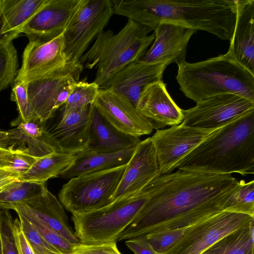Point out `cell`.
<instances>
[{"label": "cell", "mask_w": 254, "mask_h": 254, "mask_svg": "<svg viewBox=\"0 0 254 254\" xmlns=\"http://www.w3.org/2000/svg\"><path fill=\"white\" fill-rule=\"evenodd\" d=\"M239 182L232 174L178 169L161 175L146 185L147 201L118 241L184 227L229 211L232 197L224 191Z\"/></svg>", "instance_id": "obj_1"}, {"label": "cell", "mask_w": 254, "mask_h": 254, "mask_svg": "<svg viewBox=\"0 0 254 254\" xmlns=\"http://www.w3.org/2000/svg\"><path fill=\"white\" fill-rule=\"evenodd\" d=\"M237 0H112L114 14L153 30L172 21L230 41L237 18Z\"/></svg>", "instance_id": "obj_2"}, {"label": "cell", "mask_w": 254, "mask_h": 254, "mask_svg": "<svg viewBox=\"0 0 254 254\" xmlns=\"http://www.w3.org/2000/svg\"><path fill=\"white\" fill-rule=\"evenodd\" d=\"M187 171L254 174V109L214 130L176 165Z\"/></svg>", "instance_id": "obj_3"}, {"label": "cell", "mask_w": 254, "mask_h": 254, "mask_svg": "<svg viewBox=\"0 0 254 254\" xmlns=\"http://www.w3.org/2000/svg\"><path fill=\"white\" fill-rule=\"evenodd\" d=\"M180 89L196 103L214 96L232 93L254 102V75L227 53L197 63L178 64Z\"/></svg>", "instance_id": "obj_4"}, {"label": "cell", "mask_w": 254, "mask_h": 254, "mask_svg": "<svg viewBox=\"0 0 254 254\" xmlns=\"http://www.w3.org/2000/svg\"><path fill=\"white\" fill-rule=\"evenodd\" d=\"M153 30L128 19L117 34L102 31L79 62L83 67L97 71L94 82L100 88L115 74L127 64L140 61L154 39Z\"/></svg>", "instance_id": "obj_5"}, {"label": "cell", "mask_w": 254, "mask_h": 254, "mask_svg": "<svg viewBox=\"0 0 254 254\" xmlns=\"http://www.w3.org/2000/svg\"><path fill=\"white\" fill-rule=\"evenodd\" d=\"M146 186L100 209L72 214L74 233L80 242L86 245L117 242L147 201L149 193Z\"/></svg>", "instance_id": "obj_6"}, {"label": "cell", "mask_w": 254, "mask_h": 254, "mask_svg": "<svg viewBox=\"0 0 254 254\" xmlns=\"http://www.w3.org/2000/svg\"><path fill=\"white\" fill-rule=\"evenodd\" d=\"M126 165L69 179L59 192V201L72 214L95 210L110 204Z\"/></svg>", "instance_id": "obj_7"}, {"label": "cell", "mask_w": 254, "mask_h": 254, "mask_svg": "<svg viewBox=\"0 0 254 254\" xmlns=\"http://www.w3.org/2000/svg\"><path fill=\"white\" fill-rule=\"evenodd\" d=\"M83 69L78 63L62 66L25 82L28 100L36 119L47 122L65 103L73 84Z\"/></svg>", "instance_id": "obj_8"}, {"label": "cell", "mask_w": 254, "mask_h": 254, "mask_svg": "<svg viewBox=\"0 0 254 254\" xmlns=\"http://www.w3.org/2000/svg\"><path fill=\"white\" fill-rule=\"evenodd\" d=\"M113 14L111 0H82L63 33L64 53L68 63L79 62Z\"/></svg>", "instance_id": "obj_9"}, {"label": "cell", "mask_w": 254, "mask_h": 254, "mask_svg": "<svg viewBox=\"0 0 254 254\" xmlns=\"http://www.w3.org/2000/svg\"><path fill=\"white\" fill-rule=\"evenodd\" d=\"M254 222L247 214L224 211L202 220L163 254H201L228 234Z\"/></svg>", "instance_id": "obj_10"}, {"label": "cell", "mask_w": 254, "mask_h": 254, "mask_svg": "<svg viewBox=\"0 0 254 254\" xmlns=\"http://www.w3.org/2000/svg\"><path fill=\"white\" fill-rule=\"evenodd\" d=\"M196 103L194 107L182 110V125L215 130L254 109V102L232 93L217 95Z\"/></svg>", "instance_id": "obj_11"}, {"label": "cell", "mask_w": 254, "mask_h": 254, "mask_svg": "<svg viewBox=\"0 0 254 254\" xmlns=\"http://www.w3.org/2000/svg\"><path fill=\"white\" fill-rule=\"evenodd\" d=\"M214 130L186 127L181 124L157 129L150 139L160 175L172 173L178 163Z\"/></svg>", "instance_id": "obj_12"}, {"label": "cell", "mask_w": 254, "mask_h": 254, "mask_svg": "<svg viewBox=\"0 0 254 254\" xmlns=\"http://www.w3.org/2000/svg\"><path fill=\"white\" fill-rule=\"evenodd\" d=\"M93 105L110 124L124 133L139 138L152 132L149 121L130 101L114 91L100 88Z\"/></svg>", "instance_id": "obj_13"}, {"label": "cell", "mask_w": 254, "mask_h": 254, "mask_svg": "<svg viewBox=\"0 0 254 254\" xmlns=\"http://www.w3.org/2000/svg\"><path fill=\"white\" fill-rule=\"evenodd\" d=\"M154 42L140 60L150 64H178L186 61L187 46L197 30L184 24L162 21L154 28Z\"/></svg>", "instance_id": "obj_14"}, {"label": "cell", "mask_w": 254, "mask_h": 254, "mask_svg": "<svg viewBox=\"0 0 254 254\" xmlns=\"http://www.w3.org/2000/svg\"><path fill=\"white\" fill-rule=\"evenodd\" d=\"M82 0H46L20 30L29 39L48 41L62 34Z\"/></svg>", "instance_id": "obj_15"}, {"label": "cell", "mask_w": 254, "mask_h": 254, "mask_svg": "<svg viewBox=\"0 0 254 254\" xmlns=\"http://www.w3.org/2000/svg\"><path fill=\"white\" fill-rule=\"evenodd\" d=\"M67 63L64 53L63 33L48 41L29 39L22 55V65L15 79L26 82Z\"/></svg>", "instance_id": "obj_16"}, {"label": "cell", "mask_w": 254, "mask_h": 254, "mask_svg": "<svg viewBox=\"0 0 254 254\" xmlns=\"http://www.w3.org/2000/svg\"><path fill=\"white\" fill-rule=\"evenodd\" d=\"M161 175L150 137L141 141L127 164L112 202L140 190Z\"/></svg>", "instance_id": "obj_17"}, {"label": "cell", "mask_w": 254, "mask_h": 254, "mask_svg": "<svg viewBox=\"0 0 254 254\" xmlns=\"http://www.w3.org/2000/svg\"><path fill=\"white\" fill-rule=\"evenodd\" d=\"M166 64H150L140 61L131 63L115 74L100 88L122 96L135 107L143 90L149 84L162 80Z\"/></svg>", "instance_id": "obj_18"}, {"label": "cell", "mask_w": 254, "mask_h": 254, "mask_svg": "<svg viewBox=\"0 0 254 254\" xmlns=\"http://www.w3.org/2000/svg\"><path fill=\"white\" fill-rule=\"evenodd\" d=\"M89 107L62 111L59 121L51 127H47L61 152L76 154L87 149L90 141Z\"/></svg>", "instance_id": "obj_19"}, {"label": "cell", "mask_w": 254, "mask_h": 254, "mask_svg": "<svg viewBox=\"0 0 254 254\" xmlns=\"http://www.w3.org/2000/svg\"><path fill=\"white\" fill-rule=\"evenodd\" d=\"M136 108L149 121L153 129H163L183 121L182 110L168 93L163 80L153 82L143 90Z\"/></svg>", "instance_id": "obj_20"}, {"label": "cell", "mask_w": 254, "mask_h": 254, "mask_svg": "<svg viewBox=\"0 0 254 254\" xmlns=\"http://www.w3.org/2000/svg\"><path fill=\"white\" fill-rule=\"evenodd\" d=\"M227 53L254 75V0H237L235 29Z\"/></svg>", "instance_id": "obj_21"}, {"label": "cell", "mask_w": 254, "mask_h": 254, "mask_svg": "<svg viewBox=\"0 0 254 254\" xmlns=\"http://www.w3.org/2000/svg\"><path fill=\"white\" fill-rule=\"evenodd\" d=\"M47 122L34 120L24 122L16 119L11 122L15 127L8 130L10 148L22 151L37 158L53 152H61L49 133Z\"/></svg>", "instance_id": "obj_22"}, {"label": "cell", "mask_w": 254, "mask_h": 254, "mask_svg": "<svg viewBox=\"0 0 254 254\" xmlns=\"http://www.w3.org/2000/svg\"><path fill=\"white\" fill-rule=\"evenodd\" d=\"M90 141L86 150L98 153L117 152L140 141L138 137L124 133L110 124L93 104L89 107Z\"/></svg>", "instance_id": "obj_23"}, {"label": "cell", "mask_w": 254, "mask_h": 254, "mask_svg": "<svg viewBox=\"0 0 254 254\" xmlns=\"http://www.w3.org/2000/svg\"><path fill=\"white\" fill-rule=\"evenodd\" d=\"M25 204L39 220L70 244L76 246L80 243L69 224L61 203L47 188Z\"/></svg>", "instance_id": "obj_24"}, {"label": "cell", "mask_w": 254, "mask_h": 254, "mask_svg": "<svg viewBox=\"0 0 254 254\" xmlns=\"http://www.w3.org/2000/svg\"><path fill=\"white\" fill-rule=\"evenodd\" d=\"M137 145L111 153H98L87 150L80 152L75 154L72 164L60 177L69 180L82 175L126 165Z\"/></svg>", "instance_id": "obj_25"}, {"label": "cell", "mask_w": 254, "mask_h": 254, "mask_svg": "<svg viewBox=\"0 0 254 254\" xmlns=\"http://www.w3.org/2000/svg\"><path fill=\"white\" fill-rule=\"evenodd\" d=\"M46 0H0V24L2 34H20L22 27Z\"/></svg>", "instance_id": "obj_26"}, {"label": "cell", "mask_w": 254, "mask_h": 254, "mask_svg": "<svg viewBox=\"0 0 254 254\" xmlns=\"http://www.w3.org/2000/svg\"><path fill=\"white\" fill-rule=\"evenodd\" d=\"M75 154L53 152L37 159L19 180L46 183L50 179L60 176L72 164Z\"/></svg>", "instance_id": "obj_27"}, {"label": "cell", "mask_w": 254, "mask_h": 254, "mask_svg": "<svg viewBox=\"0 0 254 254\" xmlns=\"http://www.w3.org/2000/svg\"><path fill=\"white\" fill-rule=\"evenodd\" d=\"M254 222L225 236L201 254H254Z\"/></svg>", "instance_id": "obj_28"}, {"label": "cell", "mask_w": 254, "mask_h": 254, "mask_svg": "<svg viewBox=\"0 0 254 254\" xmlns=\"http://www.w3.org/2000/svg\"><path fill=\"white\" fill-rule=\"evenodd\" d=\"M2 208L13 209L18 215H20L28 220L45 241L61 254H70L72 252L74 246L43 224L34 215L25 203L11 204Z\"/></svg>", "instance_id": "obj_29"}, {"label": "cell", "mask_w": 254, "mask_h": 254, "mask_svg": "<svg viewBox=\"0 0 254 254\" xmlns=\"http://www.w3.org/2000/svg\"><path fill=\"white\" fill-rule=\"evenodd\" d=\"M47 187L46 183L17 180L12 182L0 192V207L19 203H27L41 195Z\"/></svg>", "instance_id": "obj_30"}, {"label": "cell", "mask_w": 254, "mask_h": 254, "mask_svg": "<svg viewBox=\"0 0 254 254\" xmlns=\"http://www.w3.org/2000/svg\"><path fill=\"white\" fill-rule=\"evenodd\" d=\"M99 89V86L94 81L75 82L66 101L62 107V111L90 106L96 100Z\"/></svg>", "instance_id": "obj_31"}, {"label": "cell", "mask_w": 254, "mask_h": 254, "mask_svg": "<svg viewBox=\"0 0 254 254\" xmlns=\"http://www.w3.org/2000/svg\"><path fill=\"white\" fill-rule=\"evenodd\" d=\"M17 53L12 41L0 45V92L13 83L18 72Z\"/></svg>", "instance_id": "obj_32"}, {"label": "cell", "mask_w": 254, "mask_h": 254, "mask_svg": "<svg viewBox=\"0 0 254 254\" xmlns=\"http://www.w3.org/2000/svg\"><path fill=\"white\" fill-rule=\"evenodd\" d=\"M199 221L184 227L159 231L148 234L145 236L155 251L158 254H163L179 241L187 231Z\"/></svg>", "instance_id": "obj_33"}, {"label": "cell", "mask_w": 254, "mask_h": 254, "mask_svg": "<svg viewBox=\"0 0 254 254\" xmlns=\"http://www.w3.org/2000/svg\"><path fill=\"white\" fill-rule=\"evenodd\" d=\"M13 222L9 209L1 208L0 211V254H18Z\"/></svg>", "instance_id": "obj_34"}, {"label": "cell", "mask_w": 254, "mask_h": 254, "mask_svg": "<svg viewBox=\"0 0 254 254\" xmlns=\"http://www.w3.org/2000/svg\"><path fill=\"white\" fill-rule=\"evenodd\" d=\"M10 99L15 102L18 112L17 119L27 122L36 119L31 109L28 98L26 83L15 79L13 83Z\"/></svg>", "instance_id": "obj_35"}, {"label": "cell", "mask_w": 254, "mask_h": 254, "mask_svg": "<svg viewBox=\"0 0 254 254\" xmlns=\"http://www.w3.org/2000/svg\"><path fill=\"white\" fill-rule=\"evenodd\" d=\"M233 209L234 212L242 213L254 217V181L242 185L236 194Z\"/></svg>", "instance_id": "obj_36"}, {"label": "cell", "mask_w": 254, "mask_h": 254, "mask_svg": "<svg viewBox=\"0 0 254 254\" xmlns=\"http://www.w3.org/2000/svg\"><path fill=\"white\" fill-rule=\"evenodd\" d=\"M18 216L21 229L35 253L46 249L60 253L45 241L30 222L20 215Z\"/></svg>", "instance_id": "obj_37"}, {"label": "cell", "mask_w": 254, "mask_h": 254, "mask_svg": "<svg viewBox=\"0 0 254 254\" xmlns=\"http://www.w3.org/2000/svg\"><path fill=\"white\" fill-rule=\"evenodd\" d=\"M37 159L17 150L11 156L8 164L3 168L17 174L19 178L29 170Z\"/></svg>", "instance_id": "obj_38"}, {"label": "cell", "mask_w": 254, "mask_h": 254, "mask_svg": "<svg viewBox=\"0 0 254 254\" xmlns=\"http://www.w3.org/2000/svg\"><path fill=\"white\" fill-rule=\"evenodd\" d=\"M70 254H122L118 249L116 242L95 245L80 243L73 247Z\"/></svg>", "instance_id": "obj_39"}, {"label": "cell", "mask_w": 254, "mask_h": 254, "mask_svg": "<svg viewBox=\"0 0 254 254\" xmlns=\"http://www.w3.org/2000/svg\"><path fill=\"white\" fill-rule=\"evenodd\" d=\"M13 227L18 254H35L21 229L18 218L13 220Z\"/></svg>", "instance_id": "obj_40"}, {"label": "cell", "mask_w": 254, "mask_h": 254, "mask_svg": "<svg viewBox=\"0 0 254 254\" xmlns=\"http://www.w3.org/2000/svg\"><path fill=\"white\" fill-rule=\"evenodd\" d=\"M125 244L134 254H158L149 243L145 236L128 239L125 242Z\"/></svg>", "instance_id": "obj_41"}, {"label": "cell", "mask_w": 254, "mask_h": 254, "mask_svg": "<svg viewBox=\"0 0 254 254\" xmlns=\"http://www.w3.org/2000/svg\"><path fill=\"white\" fill-rule=\"evenodd\" d=\"M19 180V176L3 167H0V192L7 185ZM1 208L0 207V211Z\"/></svg>", "instance_id": "obj_42"}, {"label": "cell", "mask_w": 254, "mask_h": 254, "mask_svg": "<svg viewBox=\"0 0 254 254\" xmlns=\"http://www.w3.org/2000/svg\"><path fill=\"white\" fill-rule=\"evenodd\" d=\"M17 150V149H10L0 147V167H4L6 166L12 155Z\"/></svg>", "instance_id": "obj_43"}, {"label": "cell", "mask_w": 254, "mask_h": 254, "mask_svg": "<svg viewBox=\"0 0 254 254\" xmlns=\"http://www.w3.org/2000/svg\"><path fill=\"white\" fill-rule=\"evenodd\" d=\"M10 142L9 134L8 130H0V147L10 149Z\"/></svg>", "instance_id": "obj_44"}, {"label": "cell", "mask_w": 254, "mask_h": 254, "mask_svg": "<svg viewBox=\"0 0 254 254\" xmlns=\"http://www.w3.org/2000/svg\"><path fill=\"white\" fill-rule=\"evenodd\" d=\"M19 34L17 33H11L8 34H2L0 32V45L6 43L8 42L12 41L16 38Z\"/></svg>", "instance_id": "obj_45"}, {"label": "cell", "mask_w": 254, "mask_h": 254, "mask_svg": "<svg viewBox=\"0 0 254 254\" xmlns=\"http://www.w3.org/2000/svg\"><path fill=\"white\" fill-rule=\"evenodd\" d=\"M35 254H61L60 253H56L51 251L48 249H43L35 253Z\"/></svg>", "instance_id": "obj_46"}]
</instances>
